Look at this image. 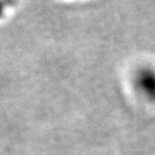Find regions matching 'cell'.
Here are the masks:
<instances>
[{
    "label": "cell",
    "mask_w": 155,
    "mask_h": 155,
    "mask_svg": "<svg viewBox=\"0 0 155 155\" xmlns=\"http://www.w3.org/2000/svg\"><path fill=\"white\" fill-rule=\"evenodd\" d=\"M133 83L139 93L155 102V68L150 66L138 68L133 76Z\"/></svg>",
    "instance_id": "6da1fadb"
}]
</instances>
